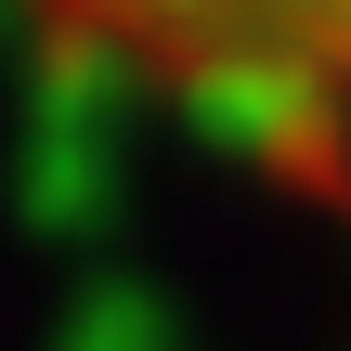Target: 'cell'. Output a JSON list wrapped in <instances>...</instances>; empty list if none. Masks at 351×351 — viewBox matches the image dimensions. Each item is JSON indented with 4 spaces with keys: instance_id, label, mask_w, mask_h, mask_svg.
Masks as SVG:
<instances>
[{
    "instance_id": "obj_1",
    "label": "cell",
    "mask_w": 351,
    "mask_h": 351,
    "mask_svg": "<svg viewBox=\"0 0 351 351\" xmlns=\"http://www.w3.org/2000/svg\"><path fill=\"white\" fill-rule=\"evenodd\" d=\"M104 65L182 91L234 130H339L351 117V0H39Z\"/></svg>"
}]
</instances>
